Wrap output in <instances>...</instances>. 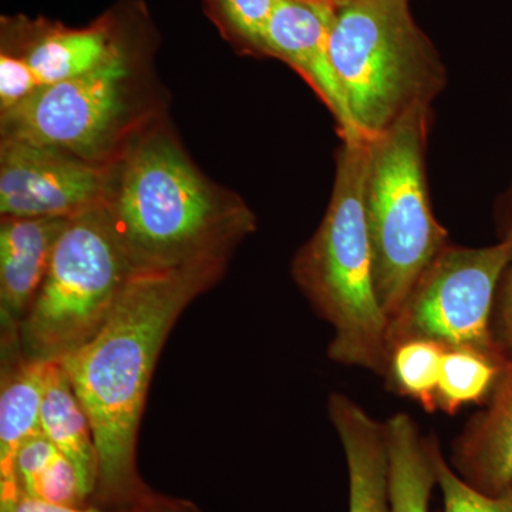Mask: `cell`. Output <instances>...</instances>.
<instances>
[{"mask_svg":"<svg viewBox=\"0 0 512 512\" xmlns=\"http://www.w3.org/2000/svg\"><path fill=\"white\" fill-rule=\"evenodd\" d=\"M0 512H131L114 511L89 504L83 507H72V505H60L47 503L40 498L32 497L16 490L9 495H0Z\"/></svg>","mask_w":512,"mask_h":512,"instance_id":"obj_25","label":"cell"},{"mask_svg":"<svg viewBox=\"0 0 512 512\" xmlns=\"http://www.w3.org/2000/svg\"><path fill=\"white\" fill-rule=\"evenodd\" d=\"M40 89L35 73L25 57L2 53L0 56V110L18 106Z\"/></svg>","mask_w":512,"mask_h":512,"instance_id":"obj_23","label":"cell"},{"mask_svg":"<svg viewBox=\"0 0 512 512\" xmlns=\"http://www.w3.org/2000/svg\"><path fill=\"white\" fill-rule=\"evenodd\" d=\"M32 497L40 498L47 503L72 507L89 505L84 497L76 468L60 451L37 480Z\"/></svg>","mask_w":512,"mask_h":512,"instance_id":"obj_21","label":"cell"},{"mask_svg":"<svg viewBox=\"0 0 512 512\" xmlns=\"http://www.w3.org/2000/svg\"><path fill=\"white\" fill-rule=\"evenodd\" d=\"M329 2L336 3V5H340V3L345 2V0H329Z\"/></svg>","mask_w":512,"mask_h":512,"instance_id":"obj_27","label":"cell"},{"mask_svg":"<svg viewBox=\"0 0 512 512\" xmlns=\"http://www.w3.org/2000/svg\"><path fill=\"white\" fill-rule=\"evenodd\" d=\"M437 485L443 494L441 512H512V485L504 493L487 495L471 487L444 458L439 441L430 437Z\"/></svg>","mask_w":512,"mask_h":512,"instance_id":"obj_20","label":"cell"},{"mask_svg":"<svg viewBox=\"0 0 512 512\" xmlns=\"http://www.w3.org/2000/svg\"><path fill=\"white\" fill-rule=\"evenodd\" d=\"M338 5L329 0H276L262 36L261 52L279 57L301 74L332 114L340 140L366 138L350 114L333 64L330 33Z\"/></svg>","mask_w":512,"mask_h":512,"instance_id":"obj_10","label":"cell"},{"mask_svg":"<svg viewBox=\"0 0 512 512\" xmlns=\"http://www.w3.org/2000/svg\"><path fill=\"white\" fill-rule=\"evenodd\" d=\"M227 261L134 274L106 325L59 360L82 402L99 454L90 504L131 511L154 491L137 468V440L161 349L181 313L207 291Z\"/></svg>","mask_w":512,"mask_h":512,"instance_id":"obj_1","label":"cell"},{"mask_svg":"<svg viewBox=\"0 0 512 512\" xmlns=\"http://www.w3.org/2000/svg\"><path fill=\"white\" fill-rule=\"evenodd\" d=\"M451 467L471 487L498 495L512 485V359L504 367L484 413L454 443Z\"/></svg>","mask_w":512,"mask_h":512,"instance_id":"obj_12","label":"cell"},{"mask_svg":"<svg viewBox=\"0 0 512 512\" xmlns=\"http://www.w3.org/2000/svg\"><path fill=\"white\" fill-rule=\"evenodd\" d=\"M384 424L392 512H429L437 485L430 437L423 436L416 421L406 413L394 414Z\"/></svg>","mask_w":512,"mask_h":512,"instance_id":"obj_16","label":"cell"},{"mask_svg":"<svg viewBox=\"0 0 512 512\" xmlns=\"http://www.w3.org/2000/svg\"><path fill=\"white\" fill-rule=\"evenodd\" d=\"M131 512H204L197 504L185 498L170 497V495L158 494L147 498L144 503L137 505Z\"/></svg>","mask_w":512,"mask_h":512,"instance_id":"obj_26","label":"cell"},{"mask_svg":"<svg viewBox=\"0 0 512 512\" xmlns=\"http://www.w3.org/2000/svg\"><path fill=\"white\" fill-rule=\"evenodd\" d=\"M133 275L103 205L70 218L20 323L16 350L46 362L76 352L106 325Z\"/></svg>","mask_w":512,"mask_h":512,"instance_id":"obj_6","label":"cell"},{"mask_svg":"<svg viewBox=\"0 0 512 512\" xmlns=\"http://www.w3.org/2000/svg\"><path fill=\"white\" fill-rule=\"evenodd\" d=\"M40 426L43 436L76 468L84 497L90 504L99 477V454L92 424L59 360L47 367Z\"/></svg>","mask_w":512,"mask_h":512,"instance_id":"obj_14","label":"cell"},{"mask_svg":"<svg viewBox=\"0 0 512 512\" xmlns=\"http://www.w3.org/2000/svg\"><path fill=\"white\" fill-rule=\"evenodd\" d=\"M133 274L227 261L255 231V215L192 164L167 131L137 138L110 167L103 200Z\"/></svg>","mask_w":512,"mask_h":512,"instance_id":"obj_2","label":"cell"},{"mask_svg":"<svg viewBox=\"0 0 512 512\" xmlns=\"http://www.w3.org/2000/svg\"><path fill=\"white\" fill-rule=\"evenodd\" d=\"M511 261L510 232L491 247L448 244L390 320L387 349L402 340L427 339L447 350H474L507 365L512 357L495 339L493 316L498 286Z\"/></svg>","mask_w":512,"mask_h":512,"instance_id":"obj_7","label":"cell"},{"mask_svg":"<svg viewBox=\"0 0 512 512\" xmlns=\"http://www.w3.org/2000/svg\"><path fill=\"white\" fill-rule=\"evenodd\" d=\"M507 365L474 350H446L437 387V410L456 414L467 404L483 402L493 393Z\"/></svg>","mask_w":512,"mask_h":512,"instance_id":"obj_19","label":"cell"},{"mask_svg":"<svg viewBox=\"0 0 512 512\" xmlns=\"http://www.w3.org/2000/svg\"><path fill=\"white\" fill-rule=\"evenodd\" d=\"M110 167L20 141L2 140V218H73L103 204Z\"/></svg>","mask_w":512,"mask_h":512,"instance_id":"obj_9","label":"cell"},{"mask_svg":"<svg viewBox=\"0 0 512 512\" xmlns=\"http://www.w3.org/2000/svg\"><path fill=\"white\" fill-rule=\"evenodd\" d=\"M369 140L342 141L328 210L293 259L292 276L333 328L330 359L384 377L389 318L377 295L365 214Z\"/></svg>","mask_w":512,"mask_h":512,"instance_id":"obj_3","label":"cell"},{"mask_svg":"<svg viewBox=\"0 0 512 512\" xmlns=\"http://www.w3.org/2000/svg\"><path fill=\"white\" fill-rule=\"evenodd\" d=\"M446 350L433 340H402L390 346L384 377L394 392L419 403L424 412H436L437 387Z\"/></svg>","mask_w":512,"mask_h":512,"instance_id":"obj_18","label":"cell"},{"mask_svg":"<svg viewBox=\"0 0 512 512\" xmlns=\"http://www.w3.org/2000/svg\"><path fill=\"white\" fill-rule=\"evenodd\" d=\"M50 362L3 349L0 386V487L10 484L12 464L23 443L42 433L40 412Z\"/></svg>","mask_w":512,"mask_h":512,"instance_id":"obj_15","label":"cell"},{"mask_svg":"<svg viewBox=\"0 0 512 512\" xmlns=\"http://www.w3.org/2000/svg\"><path fill=\"white\" fill-rule=\"evenodd\" d=\"M117 49L104 29L62 30L37 40L23 57L45 87L92 72Z\"/></svg>","mask_w":512,"mask_h":512,"instance_id":"obj_17","label":"cell"},{"mask_svg":"<svg viewBox=\"0 0 512 512\" xmlns=\"http://www.w3.org/2000/svg\"><path fill=\"white\" fill-rule=\"evenodd\" d=\"M131 69L117 49L92 72L49 86L2 113V140L101 163L128 114Z\"/></svg>","mask_w":512,"mask_h":512,"instance_id":"obj_8","label":"cell"},{"mask_svg":"<svg viewBox=\"0 0 512 512\" xmlns=\"http://www.w3.org/2000/svg\"><path fill=\"white\" fill-rule=\"evenodd\" d=\"M70 218H2L0 318L2 348H15L22 320L45 279L57 238Z\"/></svg>","mask_w":512,"mask_h":512,"instance_id":"obj_11","label":"cell"},{"mask_svg":"<svg viewBox=\"0 0 512 512\" xmlns=\"http://www.w3.org/2000/svg\"><path fill=\"white\" fill-rule=\"evenodd\" d=\"M430 107H416L369 140L365 214L377 295L390 320L450 244L434 217L426 175Z\"/></svg>","mask_w":512,"mask_h":512,"instance_id":"obj_5","label":"cell"},{"mask_svg":"<svg viewBox=\"0 0 512 512\" xmlns=\"http://www.w3.org/2000/svg\"><path fill=\"white\" fill-rule=\"evenodd\" d=\"M512 234V224L508 228ZM493 332L501 348L512 357V261L498 286L495 298Z\"/></svg>","mask_w":512,"mask_h":512,"instance_id":"obj_24","label":"cell"},{"mask_svg":"<svg viewBox=\"0 0 512 512\" xmlns=\"http://www.w3.org/2000/svg\"><path fill=\"white\" fill-rule=\"evenodd\" d=\"M328 412L348 464L349 512H392L386 424L342 393L330 394Z\"/></svg>","mask_w":512,"mask_h":512,"instance_id":"obj_13","label":"cell"},{"mask_svg":"<svg viewBox=\"0 0 512 512\" xmlns=\"http://www.w3.org/2000/svg\"><path fill=\"white\" fill-rule=\"evenodd\" d=\"M333 64L360 133L373 138L447 83L436 47L414 22L409 0H345L330 33Z\"/></svg>","mask_w":512,"mask_h":512,"instance_id":"obj_4","label":"cell"},{"mask_svg":"<svg viewBox=\"0 0 512 512\" xmlns=\"http://www.w3.org/2000/svg\"><path fill=\"white\" fill-rule=\"evenodd\" d=\"M275 3L276 0H220L222 13L232 29L258 50Z\"/></svg>","mask_w":512,"mask_h":512,"instance_id":"obj_22","label":"cell"}]
</instances>
